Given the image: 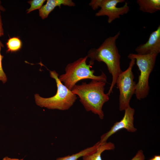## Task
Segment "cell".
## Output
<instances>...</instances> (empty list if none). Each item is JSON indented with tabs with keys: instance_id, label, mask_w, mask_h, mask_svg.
<instances>
[{
	"instance_id": "11",
	"label": "cell",
	"mask_w": 160,
	"mask_h": 160,
	"mask_svg": "<svg viewBox=\"0 0 160 160\" xmlns=\"http://www.w3.org/2000/svg\"><path fill=\"white\" fill-rule=\"evenodd\" d=\"M139 10L151 14L160 10V0H137Z\"/></svg>"
},
{
	"instance_id": "10",
	"label": "cell",
	"mask_w": 160,
	"mask_h": 160,
	"mask_svg": "<svg viewBox=\"0 0 160 160\" xmlns=\"http://www.w3.org/2000/svg\"><path fill=\"white\" fill-rule=\"evenodd\" d=\"M61 5L70 7L74 6L75 4L71 0H47L46 4L39 9V15L44 19L56 7L60 8Z\"/></svg>"
},
{
	"instance_id": "1",
	"label": "cell",
	"mask_w": 160,
	"mask_h": 160,
	"mask_svg": "<svg viewBox=\"0 0 160 160\" xmlns=\"http://www.w3.org/2000/svg\"><path fill=\"white\" fill-rule=\"evenodd\" d=\"M120 34L118 32L114 36L106 39L97 48H92L87 55L90 58L89 64L92 66L94 61L103 62L107 66L109 73L112 76V81L107 94L109 95L113 92L116 79L122 72L120 66L121 56L116 45V41Z\"/></svg>"
},
{
	"instance_id": "3",
	"label": "cell",
	"mask_w": 160,
	"mask_h": 160,
	"mask_svg": "<svg viewBox=\"0 0 160 160\" xmlns=\"http://www.w3.org/2000/svg\"><path fill=\"white\" fill-rule=\"evenodd\" d=\"M50 77L55 79L57 89L56 94L49 98L41 97L38 94L34 95L36 105L49 109L65 111L69 109L75 102L77 97L60 81L58 74L55 71H49Z\"/></svg>"
},
{
	"instance_id": "6",
	"label": "cell",
	"mask_w": 160,
	"mask_h": 160,
	"mask_svg": "<svg viewBox=\"0 0 160 160\" xmlns=\"http://www.w3.org/2000/svg\"><path fill=\"white\" fill-rule=\"evenodd\" d=\"M130 60L128 68L119 75L116 83L119 91V107L120 111L130 106V100L136 89V83L134 81V76L132 71L135 60Z\"/></svg>"
},
{
	"instance_id": "5",
	"label": "cell",
	"mask_w": 160,
	"mask_h": 160,
	"mask_svg": "<svg viewBox=\"0 0 160 160\" xmlns=\"http://www.w3.org/2000/svg\"><path fill=\"white\" fill-rule=\"evenodd\" d=\"M158 55L155 54L140 55L130 53L128 59H134L140 71L135 92L137 98L140 100L147 97L150 90L149 79L153 71Z\"/></svg>"
},
{
	"instance_id": "16",
	"label": "cell",
	"mask_w": 160,
	"mask_h": 160,
	"mask_svg": "<svg viewBox=\"0 0 160 160\" xmlns=\"http://www.w3.org/2000/svg\"><path fill=\"white\" fill-rule=\"evenodd\" d=\"M1 48L0 46V81H1L4 84L7 82V78L2 67V61L4 56L1 55Z\"/></svg>"
},
{
	"instance_id": "17",
	"label": "cell",
	"mask_w": 160,
	"mask_h": 160,
	"mask_svg": "<svg viewBox=\"0 0 160 160\" xmlns=\"http://www.w3.org/2000/svg\"><path fill=\"white\" fill-rule=\"evenodd\" d=\"M145 156L143 151L141 150H139L135 156L130 160H145Z\"/></svg>"
},
{
	"instance_id": "9",
	"label": "cell",
	"mask_w": 160,
	"mask_h": 160,
	"mask_svg": "<svg viewBox=\"0 0 160 160\" xmlns=\"http://www.w3.org/2000/svg\"><path fill=\"white\" fill-rule=\"evenodd\" d=\"M137 54L140 55L155 54L160 52V25L152 32L147 42L140 44L135 49Z\"/></svg>"
},
{
	"instance_id": "2",
	"label": "cell",
	"mask_w": 160,
	"mask_h": 160,
	"mask_svg": "<svg viewBox=\"0 0 160 160\" xmlns=\"http://www.w3.org/2000/svg\"><path fill=\"white\" fill-rule=\"evenodd\" d=\"M106 83L92 80L88 83L82 82L81 85H75L71 90L79 96L86 110L97 115L101 119H103L104 116L103 105L109 100V95L104 93Z\"/></svg>"
},
{
	"instance_id": "18",
	"label": "cell",
	"mask_w": 160,
	"mask_h": 160,
	"mask_svg": "<svg viewBox=\"0 0 160 160\" xmlns=\"http://www.w3.org/2000/svg\"><path fill=\"white\" fill-rule=\"evenodd\" d=\"M4 30L2 27V22L1 15H0V37L4 35ZM0 46L1 47H4V46L0 40Z\"/></svg>"
},
{
	"instance_id": "14",
	"label": "cell",
	"mask_w": 160,
	"mask_h": 160,
	"mask_svg": "<svg viewBox=\"0 0 160 160\" xmlns=\"http://www.w3.org/2000/svg\"><path fill=\"white\" fill-rule=\"evenodd\" d=\"M7 52H17L21 49L22 43L20 38L17 37L10 38L6 43Z\"/></svg>"
},
{
	"instance_id": "21",
	"label": "cell",
	"mask_w": 160,
	"mask_h": 160,
	"mask_svg": "<svg viewBox=\"0 0 160 160\" xmlns=\"http://www.w3.org/2000/svg\"><path fill=\"white\" fill-rule=\"evenodd\" d=\"M1 2L0 1V11L1 10H2L3 11L4 10V9L3 8V7L1 6ZM0 15H1V14H0Z\"/></svg>"
},
{
	"instance_id": "13",
	"label": "cell",
	"mask_w": 160,
	"mask_h": 160,
	"mask_svg": "<svg viewBox=\"0 0 160 160\" xmlns=\"http://www.w3.org/2000/svg\"><path fill=\"white\" fill-rule=\"evenodd\" d=\"M101 143L99 141L93 146L88 147L78 153L70 155L59 157L56 160H77L79 158L84 156L90 154L95 152Z\"/></svg>"
},
{
	"instance_id": "4",
	"label": "cell",
	"mask_w": 160,
	"mask_h": 160,
	"mask_svg": "<svg viewBox=\"0 0 160 160\" xmlns=\"http://www.w3.org/2000/svg\"><path fill=\"white\" fill-rule=\"evenodd\" d=\"M87 56L81 57L73 62L68 64L66 66L65 73L60 75L59 79L69 89L71 90L79 81L85 79H90L107 82V77L103 72L101 75L95 76V71L91 70L92 66L87 65Z\"/></svg>"
},
{
	"instance_id": "15",
	"label": "cell",
	"mask_w": 160,
	"mask_h": 160,
	"mask_svg": "<svg viewBox=\"0 0 160 160\" xmlns=\"http://www.w3.org/2000/svg\"><path fill=\"white\" fill-rule=\"evenodd\" d=\"M45 1L44 0H33L28 1V3L31 5V7L27 9V13L36 9H39Z\"/></svg>"
},
{
	"instance_id": "7",
	"label": "cell",
	"mask_w": 160,
	"mask_h": 160,
	"mask_svg": "<svg viewBox=\"0 0 160 160\" xmlns=\"http://www.w3.org/2000/svg\"><path fill=\"white\" fill-rule=\"evenodd\" d=\"M124 2L125 0H92L89 5L94 10L100 7V9L95 15L97 17L107 16L108 22L111 23L115 19L119 18L121 15L127 14L129 12V7L127 2L122 7H117L118 3Z\"/></svg>"
},
{
	"instance_id": "20",
	"label": "cell",
	"mask_w": 160,
	"mask_h": 160,
	"mask_svg": "<svg viewBox=\"0 0 160 160\" xmlns=\"http://www.w3.org/2000/svg\"><path fill=\"white\" fill-rule=\"evenodd\" d=\"M149 160H160V156L155 155Z\"/></svg>"
},
{
	"instance_id": "12",
	"label": "cell",
	"mask_w": 160,
	"mask_h": 160,
	"mask_svg": "<svg viewBox=\"0 0 160 160\" xmlns=\"http://www.w3.org/2000/svg\"><path fill=\"white\" fill-rule=\"evenodd\" d=\"M115 148L114 144L111 142L101 143L94 153L82 157L83 160H102L101 154L105 151L113 150Z\"/></svg>"
},
{
	"instance_id": "8",
	"label": "cell",
	"mask_w": 160,
	"mask_h": 160,
	"mask_svg": "<svg viewBox=\"0 0 160 160\" xmlns=\"http://www.w3.org/2000/svg\"><path fill=\"white\" fill-rule=\"evenodd\" d=\"M124 111V115L122 119L115 123L108 132L101 136L99 141L100 143L106 142L110 137L122 129H125L131 132H135L137 130L134 124V109L130 106Z\"/></svg>"
},
{
	"instance_id": "19",
	"label": "cell",
	"mask_w": 160,
	"mask_h": 160,
	"mask_svg": "<svg viewBox=\"0 0 160 160\" xmlns=\"http://www.w3.org/2000/svg\"><path fill=\"white\" fill-rule=\"evenodd\" d=\"M2 160H24V159H19L17 158H11L7 156L4 157Z\"/></svg>"
}]
</instances>
